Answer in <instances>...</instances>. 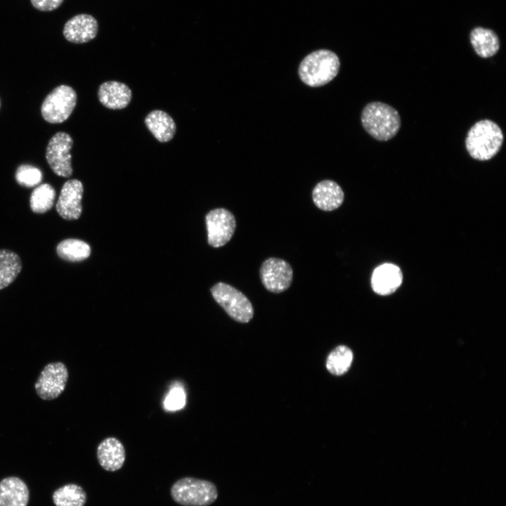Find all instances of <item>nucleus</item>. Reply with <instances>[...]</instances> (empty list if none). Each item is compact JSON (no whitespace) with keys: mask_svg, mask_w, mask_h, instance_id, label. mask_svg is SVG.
I'll use <instances>...</instances> for the list:
<instances>
[{"mask_svg":"<svg viewBox=\"0 0 506 506\" xmlns=\"http://www.w3.org/2000/svg\"><path fill=\"white\" fill-rule=\"evenodd\" d=\"M503 141L504 135L498 124L486 119L476 122L469 129L465 147L473 159L487 161L500 150Z\"/></svg>","mask_w":506,"mask_h":506,"instance_id":"1","label":"nucleus"},{"mask_svg":"<svg viewBox=\"0 0 506 506\" xmlns=\"http://www.w3.org/2000/svg\"><path fill=\"white\" fill-rule=\"evenodd\" d=\"M361 120L365 131L379 141L391 139L401 127L398 111L390 105L379 101L369 103L363 108Z\"/></svg>","mask_w":506,"mask_h":506,"instance_id":"2","label":"nucleus"},{"mask_svg":"<svg viewBox=\"0 0 506 506\" xmlns=\"http://www.w3.org/2000/svg\"><path fill=\"white\" fill-rule=\"evenodd\" d=\"M339 67V58L335 52L319 49L311 52L301 61L298 74L307 86L318 87L331 82L337 75Z\"/></svg>","mask_w":506,"mask_h":506,"instance_id":"3","label":"nucleus"},{"mask_svg":"<svg viewBox=\"0 0 506 506\" xmlns=\"http://www.w3.org/2000/svg\"><path fill=\"white\" fill-rule=\"evenodd\" d=\"M172 499L183 506H208L217 498L216 486L211 481L194 477H183L171 488Z\"/></svg>","mask_w":506,"mask_h":506,"instance_id":"4","label":"nucleus"},{"mask_svg":"<svg viewBox=\"0 0 506 506\" xmlns=\"http://www.w3.org/2000/svg\"><path fill=\"white\" fill-rule=\"evenodd\" d=\"M215 301L228 315L239 323H248L254 316V309L249 299L234 287L218 283L211 288Z\"/></svg>","mask_w":506,"mask_h":506,"instance_id":"5","label":"nucleus"},{"mask_svg":"<svg viewBox=\"0 0 506 506\" xmlns=\"http://www.w3.org/2000/svg\"><path fill=\"white\" fill-rule=\"evenodd\" d=\"M77 93L70 86L60 85L49 93L44 100L41 113L46 122L59 124L72 114L77 104Z\"/></svg>","mask_w":506,"mask_h":506,"instance_id":"6","label":"nucleus"},{"mask_svg":"<svg viewBox=\"0 0 506 506\" xmlns=\"http://www.w3.org/2000/svg\"><path fill=\"white\" fill-rule=\"evenodd\" d=\"M72 145V138L63 131L55 134L48 141L46 159L52 171L59 176L67 178L73 172L70 154Z\"/></svg>","mask_w":506,"mask_h":506,"instance_id":"7","label":"nucleus"},{"mask_svg":"<svg viewBox=\"0 0 506 506\" xmlns=\"http://www.w3.org/2000/svg\"><path fill=\"white\" fill-rule=\"evenodd\" d=\"M259 275L264 287L273 293L287 290L293 280V270L290 264L276 257L268 258L262 263Z\"/></svg>","mask_w":506,"mask_h":506,"instance_id":"8","label":"nucleus"},{"mask_svg":"<svg viewBox=\"0 0 506 506\" xmlns=\"http://www.w3.org/2000/svg\"><path fill=\"white\" fill-rule=\"evenodd\" d=\"M207 240L209 245L219 247L232 238L236 228L234 215L228 209L217 208L210 211L205 217Z\"/></svg>","mask_w":506,"mask_h":506,"instance_id":"9","label":"nucleus"},{"mask_svg":"<svg viewBox=\"0 0 506 506\" xmlns=\"http://www.w3.org/2000/svg\"><path fill=\"white\" fill-rule=\"evenodd\" d=\"M67 379L68 371L64 363H48L44 368L35 383V391L44 400L54 399L65 390Z\"/></svg>","mask_w":506,"mask_h":506,"instance_id":"10","label":"nucleus"},{"mask_svg":"<svg viewBox=\"0 0 506 506\" xmlns=\"http://www.w3.org/2000/svg\"><path fill=\"white\" fill-rule=\"evenodd\" d=\"M83 185L77 179L67 181L63 186L56 208L64 219L74 220L79 218L82 211V198Z\"/></svg>","mask_w":506,"mask_h":506,"instance_id":"11","label":"nucleus"},{"mask_svg":"<svg viewBox=\"0 0 506 506\" xmlns=\"http://www.w3.org/2000/svg\"><path fill=\"white\" fill-rule=\"evenodd\" d=\"M98 24L89 14H78L64 25L63 34L65 39L74 44H84L93 39L98 33Z\"/></svg>","mask_w":506,"mask_h":506,"instance_id":"12","label":"nucleus"},{"mask_svg":"<svg viewBox=\"0 0 506 506\" xmlns=\"http://www.w3.org/2000/svg\"><path fill=\"white\" fill-rule=\"evenodd\" d=\"M402 280L403 274L399 267L392 264H384L374 270L371 285L375 293L389 295L399 287Z\"/></svg>","mask_w":506,"mask_h":506,"instance_id":"13","label":"nucleus"},{"mask_svg":"<svg viewBox=\"0 0 506 506\" xmlns=\"http://www.w3.org/2000/svg\"><path fill=\"white\" fill-rule=\"evenodd\" d=\"M96 454L99 465L109 472L119 469L125 461L124 447L115 437H108L103 440L98 446Z\"/></svg>","mask_w":506,"mask_h":506,"instance_id":"14","label":"nucleus"},{"mask_svg":"<svg viewBox=\"0 0 506 506\" xmlns=\"http://www.w3.org/2000/svg\"><path fill=\"white\" fill-rule=\"evenodd\" d=\"M312 199L316 206L323 211H332L343 203L344 194L335 181L323 180L317 183L312 191Z\"/></svg>","mask_w":506,"mask_h":506,"instance_id":"15","label":"nucleus"},{"mask_svg":"<svg viewBox=\"0 0 506 506\" xmlns=\"http://www.w3.org/2000/svg\"><path fill=\"white\" fill-rule=\"evenodd\" d=\"M131 96L130 89L125 84L117 81L103 83L98 91L100 103L112 110L126 108L131 101Z\"/></svg>","mask_w":506,"mask_h":506,"instance_id":"16","label":"nucleus"},{"mask_svg":"<svg viewBox=\"0 0 506 506\" xmlns=\"http://www.w3.org/2000/svg\"><path fill=\"white\" fill-rule=\"evenodd\" d=\"M29 489L20 478L9 476L0 481V506H27Z\"/></svg>","mask_w":506,"mask_h":506,"instance_id":"17","label":"nucleus"},{"mask_svg":"<svg viewBox=\"0 0 506 506\" xmlns=\"http://www.w3.org/2000/svg\"><path fill=\"white\" fill-rule=\"evenodd\" d=\"M469 40L475 53L481 58L493 56L500 49L498 36L491 29L474 27L470 32Z\"/></svg>","mask_w":506,"mask_h":506,"instance_id":"18","label":"nucleus"},{"mask_svg":"<svg viewBox=\"0 0 506 506\" xmlns=\"http://www.w3.org/2000/svg\"><path fill=\"white\" fill-rule=\"evenodd\" d=\"M147 128L162 143L168 142L174 136L176 124L173 119L162 110H153L145 119Z\"/></svg>","mask_w":506,"mask_h":506,"instance_id":"19","label":"nucleus"},{"mask_svg":"<svg viewBox=\"0 0 506 506\" xmlns=\"http://www.w3.org/2000/svg\"><path fill=\"white\" fill-rule=\"evenodd\" d=\"M22 262L13 251L0 249V290L11 284L20 273Z\"/></svg>","mask_w":506,"mask_h":506,"instance_id":"20","label":"nucleus"},{"mask_svg":"<svg viewBox=\"0 0 506 506\" xmlns=\"http://www.w3.org/2000/svg\"><path fill=\"white\" fill-rule=\"evenodd\" d=\"M58 256L63 260L78 262L87 259L91 254L90 246L78 239H66L61 241L56 247Z\"/></svg>","mask_w":506,"mask_h":506,"instance_id":"21","label":"nucleus"},{"mask_svg":"<svg viewBox=\"0 0 506 506\" xmlns=\"http://www.w3.org/2000/svg\"><path fill=\"white\" fill-rule=\"evenodd\" d=\"M52 498L56 506H84L86 494L81 486L69 484L56 489Z\"/></svg>","mask_w":506,"mask_h":506,"instance_id":"22","label":"nucleus"},{"mask_svg":"<svg viewBox=\"0 0 506 506\" xmlns=\"http://www.w3.org/2000/svg\"><path fill=\"white\" fill-rule=\"evenodd\" d=\"M353 361L351 350L344 345L336 347L328 355L326 368L332 375L339 376L346 372Z\"/></svg>","mask_w":506,"mask_h":506,"instance_id":"23","label":"nucleus"},{"mask_svg":"<svg viewBox=\"0 0 506 506\" xmlns=\"http://www.w3.org/2000/svg\"><path fill=\"white\" fill-rule=\"evenodd\" d=\"M55 197V189L50 184L39 185L31 193L30 198V208L34 213H45L52 208Z\"/></svg>","mask_w":506,"mask_h":506,"instance_id":"24","label":"nucleus"},{"mask_svg":"<svg viewBox=\"0 0 506 506\" xmlns=\"http://www.w3.org/2000/svg\"><path fill=\"white\" fill-rule=\"evenodd\" d=\"M42 178L41 171L39 168L30 164L19 166L15 172L17 183L27 188L39 186L42 181Z\"/></svg>","mask_w":506,"mask_h":506,"instance_id":"25","label":"nucleus"},{"mask_svg":"<svg viewBox=\"0 0 506 506\" xmlns=\"http://www.w3.org/2000/svg\"><path fill=\"white\" fill-rule=\"evenodd\" d=\"M186 404V394L182 387H174L169 391L164 401L166 410L175 411L184 407Z\"/></svg>","mask_w":506,"mask_h":506,"instance_id":"26","label":"nucleus"},{"mask_svg":"<svg viewBox=\"0 0 506 506\" xmlns=\"http://www.w3.org/2000/svg\"><path fill=\"white\" fill-rule=\"evenodd\" d=\"M32 6L41 11H51L58 8L63 0H30Z\"/></svg>","mask_w":506,"mask_h":506,"instance_id":"27","label":"nucleus"},{"mask_svg":"<svg viewBox=\"0 0 506 506\" xmlns=\"http://www.w3.org/2000/svg\"><path fill=\"white\" fill-rule=\"evenodd\" d=\"M0 106H1V102H0Z\"/></svg>","mask_w":506,"mask_h":506,"instance_id":"28","label":"nucleus"}]
</instances>
